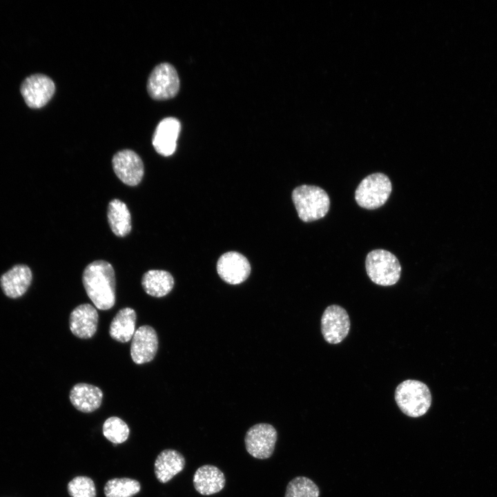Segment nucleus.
Instances as JSON below:
<instances>
[{"label": "nucleus", "instance_id": "1", "mask_svg": "<svg viewBox=\"0 0 497 497\" xmlns=\"http://www.w3.org/2000/svg\"><path fill=\"white\" fill-rule=\"evenodd\" d=\"M82 282L88 298L100 310L111 309L116 300L114 269L104 260H96L85 268Z\"/></svg>", "mask_w": 497, "mask_h": 497}, {"label": "nucleus", "instance_id": "2", "mask_svg": "<svg viewBox=\"0 0 497 497\" xmlns=\"http://www.w3.org/2000/svg\"><path fill=\"white\" fill-rule=\"evenodd\" d=\"M394 397L401 411L411 418L425 415L431 405L429 387L416 380H406L400 383L395 390Z\"/></svg>", "mask_w": 497, "mask_h": 497}, {"label": "nucleus", "instance_id": "3", "mask_svg": "<svg viewBox=\"0 0 497 497\" xmlns=\"http://www.w3.org/2000/svg\"><path fill=\"white\" fill-rule=\"evenodd\" d=\"M292 199L299 217L306 222L324 217L330 208L328 194L316 186L302 185L295 188Z\"/></svg>", "mask_w": 497, "mask_h": 497}, {"label": "nucleus", "instance_id": "4", "mask_svg": "<svg viewBox=\"0 0 497 497\" xmlns=\"http://www.w3.org/2000/svg\"><path fill=\"white\" fill-rule=\"evenodd\" d=\"M365 268L371 280L383 286L394 285L401 275V266L398 258L384 249L369 252L366 257Z\"/></svg>", "mask_w": 497, "mask_h": 497}, {"label": "nucleus", "instance_id": "5", "mask_svg": "<svg viewBox=\"0 0 497 497\" xmlns=\"http://www.w3.org/2000/svg\"><path fill=\"white\" fill-rule=\"evenodd\" d=\"M392 190L389 178L382 173L364 177L355 191L357 204L366 209H376L387 201Z\"/></svg>", "mask_w": 497, "mask_h": 497}, {"label": "nucleus", "instance_id": "6", "mask_svg": "<svg viewBox=\"0 0 497 497\" xmlns=\"http://www.w3.org/2000/svg\"><path fill=\"white\" fill-rule=\"evenodd\" d=\"M179 89V79L173 66L164 62L153 69L147 81V91L152 99H171L176 96Z\"/></svg>", "mask_w": 497, "mask_h": 497}, {"label": "nucleus", "instance_id": "7", "mask_svg": "<svg viewBox=\"0 0 497 497\" xmlns=\"http://www.w3.org/2000/svg\"><path fill=\"white\" fill-rule=\"evenodd\" d=\"M277 439V433L273 425L258 423L246 431L244 437L245 447L253 458L267 459L274 451Z\"/></svg>", "mask_w": 497, "mask_h": 497}, {"label": "nucleus", "instance_id": "8", "mask_svg": "<svg viewBox=\"0 0 497 497\" xmlns=\"http://www.w3.org/2000/svg\"><path fill=\"white\" fill-rule=\"evenodd\" d=\"M20 91L26 105L31 108H40L48 104L54 95V81L43 74H34L22 82Z\"/></svg>", "mask_w": 497, "mask_h": 497}, {"label": "nucleus", "instance_id": "9", "mask_svg": "<svg viewBox=\"0 0 497 497\" xmlns=\"http://www.w3.org/2000/svg\"><path fill=\"white\" fill-rule=\"evenodd\" d=\"M350 319L347 311L337 304L327 306L321 318V332L325 341L329 344H338L348 335Z\"/></svg>", "mask_w": 497, "mask_h": 497}, {"label": "nucleus", "instance_id": "10", "mask_svg": "<svg viewBox=\"0 0 497 497\" xmlns=\"http://www.w3.org/2000/svg\"><path fill=\"white\" fill-rule=\"evenodd\" d=\"M112 165L116 175L126 185L136 186L143 178V162L132 150L124 149L116 153L113 157Z\"/></svg>", "mask_w": 497, "mask_h": 497}, {"label": "nucleus", "instance_id": "11", "mask_svg": "<svg viewBox=\"0 0 497 497\" xmlns=\"http://www.w3.org/2000/svg\"><path fill=\"white\" fill-rule=\"evenodd\" d=\"M217 271L222 280L228 284L235 285L248 278L251 266L243 255L231 251L225 253L219 258Z\"/></svg>", "mask_w": 497, "mask_h": 497}, {"label": "nucleus", "instance_id": "12", "mask_svg": "<svg viewBox=\"0 0 497 497\" xmlns=\"http://www.w3.org/2000/svg\"><path fill=\"white\" fill-rule=\"evenodd\" d=\"M158 349V337L155 330L149 325H143L135 332L130 344L133 361L141 364L155 358Z\"/></svg>", "mask_w": 497, "mask_h": 497}, {"label": "nucleus", "instance_id": "13", "mask_svg": "<svg viewBox=\"0 0 497 497\" xmlns=\"http://www.w3.org/2000/svg\"><path fill=\"white\" fill-rule=\"evenodd\" d=\"M181 130L179 121L172 117L161 120L157 124L152 138L153 146L157 153L170 156L174 153Z\"/></svg>", "mask_w": 497, "mask_h": 497}, {"label": "nucleus", "instance_id": "14", "mask_svg": "<svg viewBox=\"0 0 497 497\" xmlns=\"http://www.w3.org/2000/svg\"><path fill=\"white\" fill-rule=\"evenodd\" d=\"M98 313L90 304H81L75 307L69 317V327L76 337L88 339L97 331Z\"/></svg>", "mask_w": 497, "mask_h": 497}, {"label": "nucleus", "instance_id": "15", "mask_svg": "<svg viewBox=\"0 0 497 497\" xmlns=\"http://www.w3.org/2000/svg\"><path fill=\"white\" fill-rule=\"evenodd\" d=\"M193 482L199 494L209 496L223 489L226 478L224 473L216 466L204 465L195 471Z\"/></svg>", "mask_w": 497, "mask_h": 497}, {"label": "nucleus", "instance_id": "16", "mask_svg": "<svg viewBox=\"0 0 497 497\" xmlns=\"http://www.w3.org/2000/svg\"><path fill=\"white\" fill-rule=\"evenodd\" d=\"M32 281V272L24 264L14 266L3 274L0 284L3 293L9 298H17L23 295Z\"/></svg>", "mask_w": 497, "mask_h": 497}, {"label": "nucleus", "instance_id": "17", "mask_svg": "<svg viewBox=\"0 0 497 497\" xmlns=\"http://www.w3.org/2000/svg\"><path fill=\"white\" fill-rule=\"evenodd\" d=\"M69 398L75 409L84 413H90L100 407L103 393L95 385L78 383L70 389Z\"/></svg>", "mask_w": 497, "mask_h": 497}, {"label": "nucleus", "instance_id": "18", "mask_svg": "<svg viewBox=\"0 0 497 497\" xmlns=\"http://www.w3.org/2000/svg\"><path fill=\"white\" fill-rule=\"evenodd\" d=\"M185 466L183 455L175 449H165L157 457L155 462V474L162 483H167L181 472Z\"/></svg>", "mask_w": 497, "mask_h": 497}, {"label": "nucleus", "instance_id": "19", "mask_svg": "<svg viewBox=\"0 0 497 497\" xmlns=\"http://www.w3.org/2000/svg\"><path fill=\"white\" fill-rule=\"evenodd\" d=\"M136 319L137 314L133 309L129 307L121 309L110 324V337L122 343L130 341L135 332Z\"/></svg>", "mask_w": 497, "mask_h": 497}, {"label": "nucleus", "instance_id": "20", "mask_svg": "<svg viewBox=\"0 0 497 497\" xmlns=\"http://www.w3.org/2000/svg\"><path fill=\"white\" fill-rule=\"evenodd\" d=\"M142 285L147 294L161 298L171 291L174 286V279L168 271L149 270L143 275Z\"/></svg>", "mask_w": 497, "mask_h": 497}, {"label": "nucleus", "instance_id": "21", "mask_svg": "<svg viewBox=\"0 0 497 497\" xmlns=\"http://www.w3.org/2000/svg\"><path fill=\"white\" fill-rule=\"evenodd\" d=\"M108 220L113 233L124 237L131 231V217L127 206L118 199L110 202L107 211Z\"/></svg>", "mask_w": 497, "mask_h": 497}, {"label": "nucleus", "instance_id": "22", "mask_svg": "<svg viewBox=\"0 0 497 497\" xmlns=\"http://www.w3.org/2000/svg\"><path fill=\"white\" fill-rule=\"evenodd\" d=\"M139 483L134 479L122 478L109 480L104 486L106 497H132L140 490Z\"/></svg>", "mask_w": 497, "mask_h": 497}, {"label": "nucleus", "instance_id": "23", "mask_svg": "<svg viewBox=\"0 0 497 497\" xmlns=\"http://www.w3.org/2000/svg\"><path fill=\"white\" fill-rule=\"evenodd\" d=\"M320 489L310 478L297 476L293 478L286 488L284 497H319Z\"/></svg>", "mask_w": 497, "mask_h": 497}, {"label": "nucleus", "instance_id": "24", "mask_svg": "<svg viewBox=\"0 0 497 497\" xmlns=\"http://www.w3.org/2000/svg\"><path fill=\"white\" fill-rule=\"evenodd\" d=\"M102 430L104 436L115 445L125 442L129 435V428L127 424L116 416L106 419L103 425Z\"/></svg>", "mask_w": 497, "mask_h": 497}, {"label": "nucleus", "instance_id": "25", "mask_svg": "<svg viewBox=\"0 0 497 497\" xmlns=\"http://www.w3.org/2000/svg\"><path fill=\"white\" fill-rule=\"evenodd\" d=\"M71 497H96L93 480L87 476H77L68 484Z\"/></svg>", "mask_w": 497, "mask_h": 497}]
</instances>
